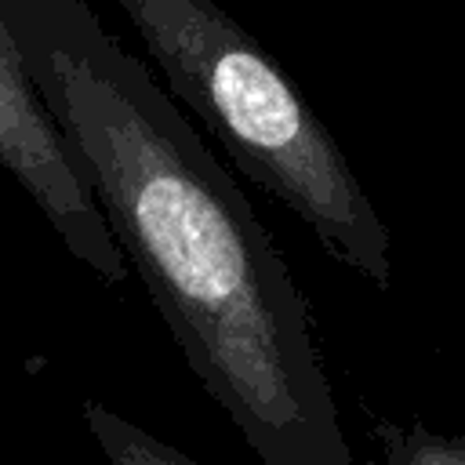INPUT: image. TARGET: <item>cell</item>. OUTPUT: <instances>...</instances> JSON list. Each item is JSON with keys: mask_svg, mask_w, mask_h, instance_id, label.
Listing matches in <instances>:
<instances>
[{"mask_svg": "<svg viewBox=\"0 0 465 465\" xmlns=\"http://www.w3.org/2000/svg\"><path fill=\"white\" fill-rule=\"evenodd\" d=\"M371 418V440L378 465H465V436L440 432L425 425L421 418L392 421L371 407H363Z\"/></svg>", "mask_w": 465, "mask_h": 465, "instance_id": "cell-4", "label": "cell"}, {"mask_svg": "<svg viewBox=\"0 0 465 465\" xmlns=\"http://www.w3.org/2000/svg\"><path fill=\"white\" fill-rule=\"evenodd\" d=\"M171 94L276 196L316 243L374 291H392V232L334 131L283 65L214 0H116Z\"/></svg>", "mask_w": 465, "mask_h": 465, "instance_id": "cell-2", "label": "cell"}, {"mask_svg": "<svg viewBox=\"0 0 465 465\" xmlns=\"http://www.w3.org/2000/svg\"><path fill=\"white\" fill-rule=\"evenodd\" d=\"M0 18L203 392L262 465H356L305 291L251 200L87 0Z\"/></svg>", "mask_w": 465, "mask_h": 465, "instance_id": "cell-1", "label": "cell"}, {"mask_svg": "<svg viewBox=\"0 0 465 465\" xmlns=\"http://www.w3.org/2000/svg\"><path fill=\"white\" fill-rule=\"evenodd\" d=\"M0 167L29 193L65 251L102 283L116 287L131 276L102 207L84 182L73 149L47 113L4 18H0Z\"/></svg>", "mask_w": 465, "mask_h": 465, "instance_id": "cell-3", "label": "cell"}, {"mask_svg": "<svg viewBox=\"0 0 465 465\" xmlns=\"http://www.w3.org/2000/svg\"><path fill=\"white\" fill-rule=\"evenodd\" d=\"M84 421L109 465H200L185 450L171 447L167 440L153 436L138 421H127L124 414H116L98 400L84 403Z\"/></svg>", "mask_w": 465, "mask_h": 465, "instance_id": "cell-5", "label": "cell"}]
</instances>
